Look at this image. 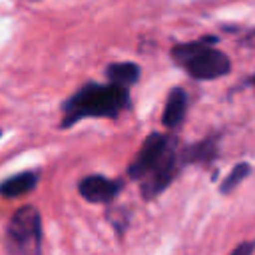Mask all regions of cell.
<instances>
[{
    "label": "cell",
    "instance_id": "3",
    "mask_svg": "<svg viewBox=\"0 0 255 255\" xmlns=\"http://www.w3.org/2000/svg\"><path fill=\"white\" fill-rule=\"evenodd\" d=\"M173 60L181 68H185L191 78H197V80L221 78L231 68V62L223 52H219L213 46L203 44V42H191V44L175 46L173 48Z\"/></svg>",
    "mask_w": 255,
    "mask_h": 255
},
{
    "label": "cell",
    "instance_id": "2",
    "mask_svg": "<svg viewBox=\"0 0 255 255\" xmlns=\"http://www.w3.org/2000/svg\"><path fill=\"white\" fill-rule=\"evenodd\" d=\"M129 104L126 86L120 84H88L64 104L62 128H70L82 118H116Z\"/></svg>",
    "mask_w": 255,
    "mask_h": 255
},
{
    "label": "cell",
    "instance_id": "9",
    "mask_svg": "<svg viewBox=\"0 0 255 255\" xmlns=\"http://www.w3.org/2000/svg\"><path fill=\"white\" fill-rule=\"evenodd\" d=\"M215 151H217V141L215 139L197 141V143H193V145H189L181 151V161L183 163H205V161L213 159Z\"/></svg>",
    "mask_w": 255,
    "mask_h": 255
},
{
    "label": "cell",
    "instance_id": "11",
    "mask_svg": "<svg viewBox=\"0 0 255 255\" xmlns=\"http://www.w3.org/2000/svg\"><path fill=\"white\" fill-rule=\"evenodd\" d=\"M253 249H255V241H243V243H239L229 255H251Z\"/></svg>",
    "mask_w": 255,
    "mask_h": 255
},
{
    "label": "cell",
    "instance_id": "4",
    "mask_svg": "<svg viewBox=\"0 0 255 255\" xmlns=\"http://www.w3.org/2000/svg\"><path fill=\"white\" fill-rule=\"evenodd\" d=\"M6 247L12 255H42V221L34 205H24L12 215Z\"/></svg>",
    "mask_w": 255,
    "mask_h": 255
},
{
    "label": "cell",
    "instance_id": "6",
    "mask_svg": "<svg viewBox=\"0 0 255 255\" xmlns=\"http://www.w3.org/2000/svg\"><path fill=\"white\" fill-rule=\"evenodd\" d=\"M185 110H187V96L181 88H173L167 96L165 108H163V116H161V124L165 128H177L183 118H185Z\"/></svg>",
    "mask_w": 255,
    "mask_h": 255
},
{
    "label": "cell",
    "instance_id": "1",
    "mask_svg": "<svg viewBox=\"0 0 255 255\" xmlns=\"http://www.w3.org/2000/svg\"><path fill=\"white\" fill-rule=\"evenodd\" d=\"M179 161L181 159H177L173 139L163 133H151L145 137L137 155L129 163L128 173L129 177L141 181L143 199H151L171 183Z\"/></svg>",
    "mask_w": 255,
    "mask_h": 255
},
{
    "label": "cell",
    "instance_id": "8",
    "mask_svg": "<svg viewBox=\"0 0 255 255\" xmlns=\"http://www.w3.org/2000/svg\"><path fill=\"white\" fill-rule=\"evenodd\" d=\"M106 76L112 84H120V86H131L133 82H137L139 78V66L131 64V62H118V64H110L106 70Z\"/></svg>",
    "mask_w": 255,
    "mask_h": 255
},
{
    "label": "cell",
    "instance_id": "5",
    "mask_svg": "<svg viewBox=\"0 0 255 255\" xmlns=\"http://www.w3.org/2000/svg\"><path fill=\"white\" fill-rule=\"evenodd\" d=\"M120 187L122 185L118 181L108 179L104 175H86L78 183L80 195L90 203H110L118 195Z\"/></svg>",
    "mask_w": 255,
    "mask_h": 255
},
{
    "label": "cell",
    "instance_id": "7",
    "mask_svg": "<svg viewBox=\"0 0 255 255\" xmlns=\"http://www.w3.org/2000/svg\"><path fill=\"white\" fill-rule=\"evenodd\" d=\"M38 185V175L34 171H22L14 177L0 183V195L4 197H20L24 193H30Z\"/></svg>",
    "mask_w": 255,
    "mask_h": 255
},
{
    "label": "cell",
    "instance_id": "10",
    "mask_svg": "<svg viewBox=\"0 0 255 255\" xmlns=\"http://www.w3.org/2000/svg\"><path fill=\"white\" fill-rule=\"evenodd\" d=\"M249 171H251V165L249 163H237L231 171H229V175L225 177V181L221 183V193H229V191H233L247 175H249Z\"/></svg>",
    "mask_w": 255,
    "mask_h": 255
}]
</instances>
